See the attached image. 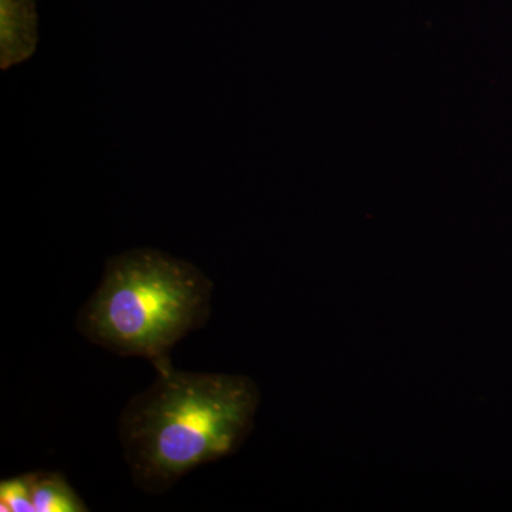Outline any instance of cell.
Masks as SVG:
<instances>
[{"label": "cell", "mask_w": 512, "mask_h": 512, "mask_svg": "<svg viewBox=\"0 0 512 512\" xmlns=\"http://www.w3.org/2000/svg\"><path fill=\"white\" fill-rule=\"evenodd\" d=\"M212 293L211 279L191 262L158 249H130L106 262L76 328L93 345L165 369L173 366L171 349L207 325Z\"/></svg>", "instance_id": "cell-2"}, {"label": "cell", "mask_w": 512, "mask_h": 512, "mask_svg": "<svg viewBox=\"0 0 512 512\" xmlns=\"http://www.w3.org/2000/svg\"><path fill=\"white\" fill-rule=\"evenodd\" d=\"M32 483V473L3 480L0 483V511L35 512Z\"/></svg>", "instance_id": "cell-5"}, {"label": "cell", "mask_w": 512, "mask_h": 512, "mask_svg": "<svg viewBox=\"0 0 512 512\" xmlns=\"http://www.w3.org/2000/svg\"><path fill=\"white\" fill-rule=\"evenodd\" d=\"M0 64L9 69L25 62L37 47L35 0H0Z\"/></svg>", "instance_id": "cell-3"}, {"label": "cell", "mask_w": 512, "mask_h": 512, "mask_svg": "<svg viewBox=\"0 0 512 512\" xmlns=\"http://www.w3.org/2000/svg\"><path fill=\"white\" fill-rule=\"evenodd\" d=\"M259 403L258 384L248 376L157 370L120 414L133 484L165 494L195 468L237 453L254 430Z\"/></svg>", "instance_id": "cell-1"}, {"label": "cell", "mask_w": 512, "mask_h": 512, "mask_svg": "<svg viewBox=\"0 0 512 512\" xmlns=\"http://www.w3.org/2000/svg\"><path fill=\"white\" fill-rule=\"evenodd\" d=\"M32 474L35 512L89 511L86 503L63 474L57 471H35Z\"/></svg>", "instance_id": "cell-4"}]
</instances>
